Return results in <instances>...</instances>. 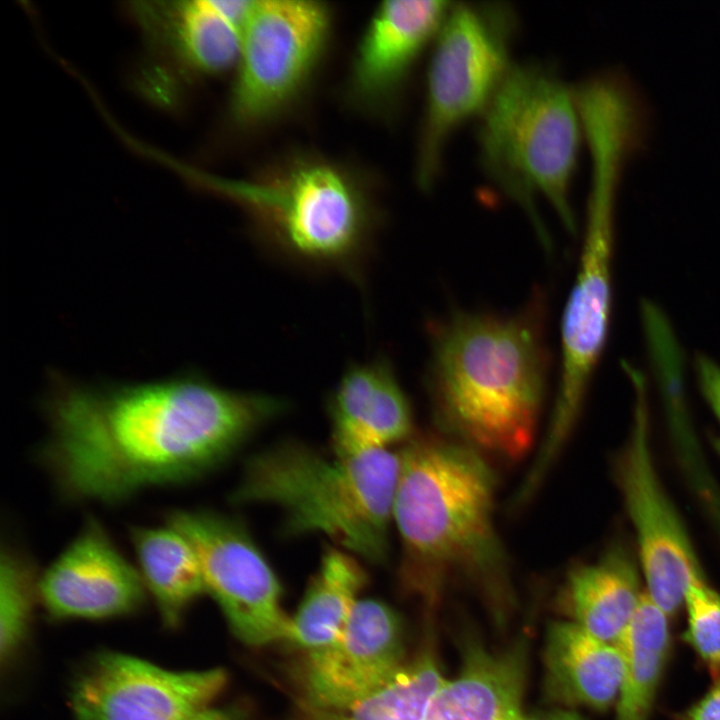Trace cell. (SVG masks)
I'll return each mask as SVG.
<instances>
[{"label": "cell", "instance_id": "19", "mask_svg": "<svg viewBox=\"0 0 720 720\" xmlns=\"http://www.w3.org/2000/svg\"><path fill=\"white\" fill-rule=\"evenodd\" d=\"M545 664L549 686L562 700L605 709L619 696L624 663L618 646L594 637L574 621L550 626Z\"/></svg>", "mask_w": 720, "mask_h": 720}, {"label": "cell", "instance_id": "22", "mask_svg": "<svg viewBox=\"0 0 720 720\" xmlns=\"http://www.w3.org/2000/svg\"><path fill=\"white\" fill-rule=\"evenodd\" d=\"M624 663L617 720H648L669 649L667 614L643 593L618 639Z\"/></svg>", "mask_w": 720, "mask_h": 720}, {"label": "cell", "instance_id": "16", "mask_svg": "<svg viewBox=\"0 0 720 720\" xmlns=\"http://www.w3.org/2000/svg\"><path fill=\"white\" fill-rule=\"evenodd\" d=\"M333 454L387 449L407 439L413 417L393 368L383 358L346 370L329 401Z\"/></svg>", "mask_w": 720, "mask_h": 720}, {"label": "cell", "instance_id": "6", "mask_svg": "<svg viewBox=\"0 0 720 720\" xmlns=\"http://www.w3.org/2000/svg\"><path fill=\"white\" fill-rule=\"evenodd\" d=\"M203 178L245 207L263 236L290 259L346 269L366 250L369 211L356 186L336 167L307 162L274 179Z\"/></svg>", "mask_w": 720, "mask_h": 720}, {"label": "cell", "instance_id": "1", "mask_svg": "<svg viewBox=\"0 0 720 720\" xmlns=\"http://www.w3.org/2000/svg\"><path fill=\"white\" fill-rule=\"evenodd\" d=\"M46 409L40 458L60 495L117 504L206 476L287 402L190 375L103 390L61 381Z\"/></svg>", "mask_w": 720, "mask_h": 720}, {"label": "cell", "instance_id": "14", "mask_svg": "<svg viewBox=\"0 0 720 720\" xmlns=\"http://www.w3.org/2000/svg\"><path fill=\"white\" fill-rule=\"evenodd\" d=\"M400 623L375 599H359L341 633L310 652L309 697L318 710L344 709L385 684L402 666Z\"/></svg>", "mask_w": 720, "mask_h": 720}, {"label": "cell", "instance_id": "9", "mask_svg": "<svg viewBox=\"0 0 720 720\" xmlns=\"http://www.w3.org/2000/svg\"><path fill=\"white\" fill-rule=\"evenodd\" d=\"M329 27V9L321 2L252 1L231 103L239 123L264 122L296 96L319 59Z\"/></svg>", "mask_w": 720, "mask_h": 720}, {"label": "cell", "instance_id": "15", "mask_svg": "<svg viewBox=\"0 0 720 720\" xmlns=\"http://www.w3.org/2000/svg\"><path fill=\"white\" fill-rule=\"evenodd\" d=\"M453 2L384 1L354 57L350 90L365 106H382L400 92L418 57L435 38Z\"/></svg>", "mask_w": 720, "mask_h": 720}, {"label": "cell", "instance_id": "10", "mask_svg": "<svg viewBox=\"0 0 720 720\" xmlns=\"http://www.w3.org/2000/svg\"><path fill=\"white\" fill-rule=\"evenodd\" d=\"M166 524L194 548L206 592L240 640L263 645L288 638L279 580L240 521L210 510L176 509Z\"/></svg>", "mask_w": 720, "mask_h": 720}, {"label": "cell", "instance_id": "4", "mask_svg": "<svg viewBox=\"0 0 720 720\" xmlns=\"http://www.w3.org/2000/svg\"><path fill=\"white\" fill-rule=\"evenodd\" d=\"M399 470L400 454L389 448L325 456L288 440L248 458L232 501L273 505L286 535L318 533L381 565L389 555Z\"/></svg>", "mask_w": 720, "mask_h": 720}, {"label": "cell", "instance_id": "23", "mask_svg": "<svg viewBox=\"0 0 720 720\" xmlns=\"http://www.w3.org/2000/svg\"><path fill=\"white\" fill-rule=\"evenodd\" d=\"M169 14L172 38L189 65L212 73L238 62L245 22L227 0L179 2Z\"/></svg>", "mask_w": 720, "mask_h": 720}, {"label": "cell", "instance_id": "7", "mask_svg": "<svg viewBox=\"0 0 720 720\" xmlns=\"http://www.w3.org/2000/svg\"><path fill=\"white\" fill-rule=\"evenodd\" d=\"M518 29L506 2L452 3L434 40L416 155L417 183L436 182L447 143L467 120L481 115L513 63Z\"/></svg>", "mask_w": 720, "mask_h": 720}, {"label": "cell", "instance_id": "21", "mask_svg": "<svg viewBox=\"0 0 720 720\" xmlns=\"http://www.w3.org/2000/svg\"><path fill=\"white\" fill-rule=\"evenodd\" d=\"M366 582L359 558L339 547L326 548L297 613L290 619L287 639L310 652L333 642Z\"/></svg>", "mask_w": 720, "mask_h": 720}, {"label": "cell", "instance_id": "28", "mask_svg": "<svg viewBox=\"0 0 720 720\" xmlns=\"http://www.w3.org/2000/svg\"><path fill=\"white\" fill-rule=\"evenodd\" d=\"M682 720H720V678L712 689L684 714Z\"/></svg>", "mask_w": 720, "mask_h": 720}, {"label": "cell", "instance_id": "26", "mask_svg": "<svg viewBox=\"0 0 720 720\" xmlns=\"http://www.w3.org/2000/svg\"><path fill=\"white\" fill-rule=\"evenodd\" d=\"M688 613L685 640L703 660L714 679L720 678V595L706 580L692 583L685 594Z\"/></svg>", "mask_w": 720, "mask_h": 720}, {"label": "cell", "instance_id": "30", "mask_svg": "<svg viewBox=\"0 0 720 720\" xmlns=\"http://www.w3.org/2000/svg\"><path fill=\"white\" fill-rule=\"evenodd\" d=\"M519 720H583L579 715L570 711H552L537 715L524 716Z\"/></svg>", "mask_w": 720, "mask_h": 720}, {"label": "cell", "instance_id": "5", "mask_svg": "<svg viewBox=\"0 0 720 720\" xmlns=\"http://www.w3.org/2000/svg\"><path fill=\"white\" fill-rule=\"evenodd\" d=\"M480 117L482 170L525 212L550 249L539 199L550 204L570 232L576 226L570 191L582 123L575 91L550 64L513 63Z\"/></svg>", "mask_w": 720, "mask_h": 720}, {"label": "cell", "instance_id": "2", "mask_svg": "<svg viewBox=\"0 0 720 720\" xmlns=\"http://www.w3.org/2000/svg\"><path fill=\"white\" fill-rule=\"evenodd\" d=\"M545 302L519 312H454L430 328L426 385L437 420L473 448L518 459L531 447L547 383Z\"/></svg>", "mask_w": 720, "mask_h": 720}, {"label": "cell", "instance_id": "18", "mask_svg": "<svg viewBox=\"0 0 720 720\" xmlns=\"http://www.w3.org/2000/svg\"><path fill=\"white\" fill-rule=\"evenodd\" d=\"M641 575L639 562L621 546L572 569L564 594L574 622L594 637L616 644L641 601Z\"/></svg>", "mask_w": 720, "mask_h": 720}, {"label": "cell", "instance_id": "24", "mask_svg": "<svg viewBox=\"0 0 720 720\" xmlns=\"http://www.w3.org/2000/svg\"><path fill=\"white\" fill-rule=\"evenodd\" d=\"M445 682L431 656L402 666L385 684L340 710H318L317 720H422Z\"/></svg>", "mask_w": 720, "mask_h": 720}, {"label": "cell", "instance_id": "25", "mask_svg": "<svg viewBox=\"0 0 720 720\" xmlns=\"http://www.w3.org/2000/svg\"><path fill=\"white\" fill-rule=\"evenodd\" d=\"M32 561L15 547L2 544L0 558V653L9 659L29 625L33 590L37 588Z\"/></svg>", "mask_w": 720, "mask_h": 720}, {"label": "cell", "instance_id": "12", "mask_svg": "<svg viewBox=\"0 0 720 720\" xmlns=\"http://www.w3.org/2000/svg\"><path fill=\"white\" fill-rule=\"evenodd\" d=\"M226 681L221 669L172 671L116 652L96 656L75 680V720H188Z\"/></svg>", "mask_w": 720, "mask_h": 720}, {"label": "cell", "instance_id": "3", "mask_svg": "<svg viewBox=\"0 0 720 720\" xmlns=\"http://www.w3.org/2000/svg\"><path fill=\"white\" fill-rule=\"evenodd\" d=\"M495 476L467 445L417 437L400 452L393 521L401 541L399 577L431 599L452 574L496 591L508 563L494 525Z\"/></svg>", "mask_w": 720, "mask_h": 720}, {"label": "cell", "instance_id": "20", "mask_svg": "<svg viewBox=\"0 0 720 720\" xmlns=\"http://www.w3.org/2000/svg\"><path fill=\"white\" fill-rule=\"evenodd\" d=\"M129 538L138 571L163 621L176 625L206 592L201 566L187 538L172 526H133Z\"/></svg>", "mask_w": 720, "mask_h": 720}, {"label": "cell", "instance_id": "11", "mask_svg": "<svg viewBox=\"0 0 720 720\" xmlns=\"http://www.w3.org/2000/svg\"><path fill=\"white\" fill-rule=\"evenodd\" d=\"M636 403L630 438L619 458L617 480L637 546L647 594L667 615L684 603L688 587L704 580L697 553L653 461L642 378L632 374Z\"/></svg>", "mask_w": 720, "mask_h": 720}, {"label": "cell", "instance_id": "13", "mask_svg": "<svg viewBox=\"0 0 720 720\" xmlns=\"http://www.w3.org/2000/svg\"><path fill=\"white\" fill-rule=\"evenodd\" d=\"M137 568L103 524L89 516L38 579L37 591L55 619H106L129 614L145 599Z\"/></svg>", "mask_w": 720, "mask_h": 720}, {"label": "cell", "instance_id": "29", "mask_svg": "<svg viewBox=\"0 0 720 720\" xmlns=\"http://www.w3.org/2000/svg\"><path fill=\"white\" fill-rule=\"evenodd\" d=\"M188 720H239V718L232 711L208 707Z\"/></svg>", "mask_w": 720, "mask_h": 720}, {"label": "cell", "instance_id": "8", "mask_svg": "<svg viewBox=\"0 0 720 720\" xmlns=\"http://www.w3.org/2000/svg\"><path fill=\"white\" fill-rule=\"evenodd\" d=\"M617 185L594 181L575 284L563 314L562 366L551 420L538 450L546 463L558 458L583 406L605 345L611 311L613 221Z\"/></svg>", "mask_w": 720, "mask_h": 720}, {"label": "cell", "instance_id": "17", "mask_svg": "<svg viewBox=\"0 0 720 720\" xmlns=\"http://www.w3.org/2000/svg\"><path fill=\"white\" fill-rule=\"evenodd\" d=\"M524 664L520 647L500 654L470 648L460 674L445 680L422 720H519Z\"/></svg>", "mask_w": 720, "mask_h": 720}, {"label": "cell", "instance_id": "27", "mask_svg": "<svg viewBox=\"0 0 720 720\" xmlns=\"http://www.w3.org/2000/svg\"><path fill=\"white\" fill-rule=\"evenodd\" d=\"M698 383L720 426V366L706 356L696 360Z\"/></svg>", "mask_w": 720, "mask_h": 720}]
</instances>
